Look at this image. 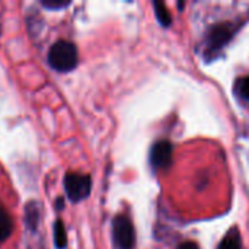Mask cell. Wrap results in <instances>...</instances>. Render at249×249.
Returning <instances> with one entry per match:
<instances>
[{"label": "cell", "mask_w": 249, "mask_h": 249, "mask_svg": "<svg viewBox=\"0 0 249 249\" xmlns=\"http://www.w3.org/2000/svg\"><path fill=\"white\" fill-rule=\"evenodd\" d=\"M219 249H241V238L238 233H231L228 235L222 244L219 245Z\"/></svg>", "instance_id": "8992f818"}, {"label": "cell", "mask_w": 249, "mask_h": 249, "mask_svg": "<svg viewBox=\"0 0 249 249\" xmlns=\"http://www.w3.org/2000/svg\"><path fill=\"white\" fill-rule=\"evenodd\" d=\"M155 9H156V15H158L159 22H160L163 26H168V25L171 23L172 18H171L169 12L166 10L165 4H163V3H155Z\"/></svg>", "instance_id": "52a82bcc"}, {"label": "cell", "mask_w": 249, "mask_h": 249, "mask_svg": "<svg viewBox=\"0 0 249 249\" xmlns=\"http://www.w3.org/2000/svg\"><path fill=\"white\" fill-rule=\"evenodd\" d=\"M66 191L71 201H79L86 198L90 193V177L88 175H77L70 174L66 177Z\"/></svg>", "instance_id": "3957f363"}, {"label": "cell", "mask_w": 249, "mask_h": 249, "mask_svg": "<svg viewBox=\"0 0 249 249\" xmlns=\"http://www.w3.org/2000/svg\"><path fill=\"white\" fill-rule=\"evenodd\" d=\"M55 244L58 248H64V245H66V233H64L61 220H57V223H55Z\"/></svg>", "instance_id": "ba28073f"}, {"label": "cell", "mask_w": 249, "mask_h": 249, "mask_svg": "<svg viewBox=\"0 0 249 249\" xmlns=\"http://www.w3.org/2000/svg\"><path fill=\"white\" fill-rule=\"evenodd\" d=\"M48 63L57 71H69L77 64V50L69 41L55 42L48 51Z\"/></svg>", "instance_id": "7a4b0ae2"}, {"label": "cell", "mask_w": 249, "mask_h": 249, "mask_svg": "<svg viewBox=\"0 0 249 249\" xmlns=\"http://www.w3.org/2000/svg\"><path fill=\"white\" fill-rule=\"evenodd\" d=\"M114 241L120 249H131L134 245V229L125 216L114 219Z\"/></svg>", "instance_id": "277c9868"}, {"label": "cell", "mask_w": 249, "mask_h": 249, "mask_svg": "<svg viewBox=\"0 0 249 249\" xmlns=\"http://www.w3.org/2000/svg\"><path fill=\"white\" fill-rule=\"evenodd\" d=\"M172 159V144L166 140L158 142L150 153V162L156 168H165L171 163Z\"/></svg>", "instance_id": "5b68a950"}, {"label": "cell", "mask_w": 249, "mask_h": 249, "mask_svg": "<svg viewBox=\"0 0 249 249\" xmlns=\"http://www.w3.org/2000/svg\"><path fill=\"white\" fill-rule=\"evenodd\" d=\"M16 198L6 177L0 181V249H10L16 236Z\"/></svg>", "instance_id": "6da1fadb"}, {"label": "cell", "mask_w": 249, "mask_h": 249, "mask_svg": "<svg viewBox=\"0 0 249 249\" xmlns=\"http://www.w3.org/2000/svg\"><path fill=\"white\" fill-rule=\"evenodd\" d=\"M238 92H239V95L244 99L249 101V76L239 79V82H238Z\"/></svg>", "instance_id": "9c48e42d"}, {"label": "cell", "mask_w": 249, "mask_h": 249, "mask_svg": "<svg viewBox=\"0 0 249 249\" xmlns=\"http://www.w3.org/2000/svg\"><path fill=\"white\" fill-rule=\"evenodd\" d=\"M178 249H200V248H198V245H197V244H194V242H184V244H181V245H179V248Z\"/></svg>", "instance_id": "30bf717a"}]
</instances>
